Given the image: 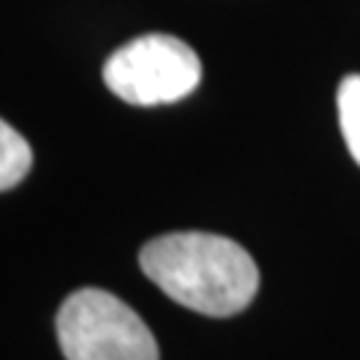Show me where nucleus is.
Returning <instances> with one entry per match:
<instances>
[{"mask_svg": "<svg viewBox=\"0 0 360 360\" xmlns=\"http://www.w3.org/2000/svg\"><path fill=\"white\" fill-rule=\"evenodd\" d=\"M104 83L136 107L171 104L190 96L203 75L198 53L174 35H142L104 62Z\"/></svg>", "mask_w": 360, "mask_h": 360, "instance_id": "3", "label": "nucleus"}, {"mask_svg": "<svg viewBox=\"0 0 360 360\" xmlns=\"http://www.w3.org/2000/svg\"><path fill=\"white\" fill-rule=\"evenodd\" d=\"M139 267L176 304L208 318L243 312L259 291L257 262L211 232H168L139 251Z\"/></svg>", "mask_w": 360, "mask_h": 360, "instance_id": "1", "label": "nucleus"}, {"mask_svg": "<svg viewBox=\"0 0 360 360\" xmlns=\"http://www.w3.org/2000/svg\"><path fill=\"white\" fill-rule=\"evenodd\" d=\"M32 168V147L0 117V193L16 187Z\"/></svg>", "mask_w": 360, "mask_h": 360, "instance_id": "4", "label": "nucleus"}, {"mask_svg": "<svg viewBox=\"0 0 360 360\" xmlns=\"http://www.w3.org/2000/svg\"><path fill=\"white\" fill-rule=\"evenodd\" d=\"M339 126L352 160L360 166V75H347L336 91Z\"/></svg>", "mask_w": 360, "mask_h": 360, "instance_id": "5", "label": "nucleus"}, {"mask_svg": "<svg viewBox=\"0 0 360 360\" xmlns=\"http://www.w3.org/2000/svg\"><path fill=\"white\" fill-rule=\"evenodd\" d=\"M67 360H160L153 331L134 309L102 288H80L56 312Z\"/></svg>", "mask_w": 360, "mask_h": 360, "instance_id": "2", "label": "nucleus"}]
</instances>
